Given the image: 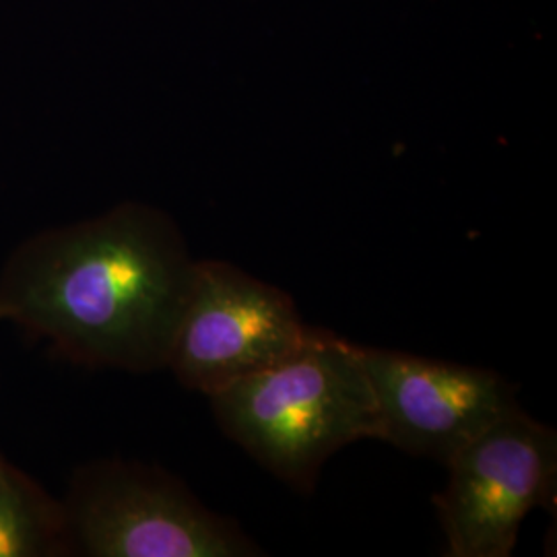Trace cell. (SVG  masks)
Segmentation results:
<instances>
[{
  "label": "cell",
  "mask_w": 557,
  "mask_h": 557,
  "mask_svg": "<svg viewBox=\"0 0 557 557\" xmlns=\"http://www.w3.org/2000/svg\"><path fill=\"white\" fill-rule=\"evenodd\" d=\"M314 331L275 285L223 260H197L165 370L209 398L294 356Z\"/></svg>",
  "instance_id": "obj_4"
},
{
  "label": "cell",
  "mask_w": 557,
  "mask_h": 557,
  "mask_svg": "<svg viewBox=\"0 0 557 557\" xmlns=\"http://www.w3.org/2000/svg\"><path fill=\"white\" fill-rule=\"evenodd\" d=\"M195 271L176 221L122 202L23 239L0 269V322L75 366L158 372Z\"/></svg>",
  "instance_id": "obj_1"
},
{
  "label": "cell",
  "mask_w": 557,
  "mask_h": 557,
  "mask_svg": "<svg viewBox=\"0 0 557 557\" xmlns=\"http://www.w3.org/2000/svg\"><path fill=\"white\" fill-rule=\"evenodd\" d=\"M225 436L283 483L312 492L337 450L376 438L359 345L317 329L294 356L211 395Z\"/></svg>",
  "instance_id": "obj_2"
},
{
  "label": "cell",
  "mask_w": 557,
  "mask_h": 557,
  "mask_svg": "<svg viewBox=\"0 0 557 557\" xmlns=\"http://www.w3.org/2000/svg\"><path fill=\"white\" fill-rule=\"evenodd\" d=\"M75 556L252 557L259 545L238 522L209 510L190 487L137 460L77 467L62 498Z\"/></svg>",
  "instance_id": "obj_3"
},
{
  "label": "cell",
  "mask_w": 557,
  "mask_h": 557,
  "mask_svg": "<svg viewBox=\"0 0 557 557\" xmlns=\"http://www.w3.org/2000/svg\"><path fill=\"white\" fill-rule=\"evenodd\" d=\"M75 556L62 498L0 455V557Z\"/></svg>",
  "instance_id": "obj_7"
},
{
  "label": "cell",
  "mask_w": 557,
  "mask_h": 557,
  "mask_svg": "<svg viewBox=\"0 0 557 557\" xmlns=\"http://www.w3.org/2000/svg\"><path fill=\"white\" fill-rule=\"evenodd\" d=\"M446 467V487L434 496L446 556H510L527 515L556 499L557 434L517 407Z\"/></svg>",
  "instance_id": "obj_5"
},
{
  "label": "cell",
  "mask_w": 557,
  "mask_h": 557,
  "mask_svg": "<svg viewBox=\"0 0 557 557\" xmlns=\"http://www.w3.org/2000/svg\"><path fill=\"white\" fill-rule=\"evenodd\" d=\"M372 388L376 438L446 465L499 418L520 407L498 372L359 345Z\"/></svg>",
  "instance_id": "obj_6"
}]
</instances>
